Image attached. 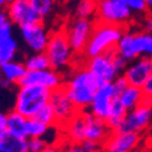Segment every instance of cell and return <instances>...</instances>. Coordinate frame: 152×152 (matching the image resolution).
<instances>
[{"mask_svg": "<svg viewBox=\"0 0 152 152\" xmlns=\"http://www.w3.org/2000/svg\"><path fill=\"white\" fill-rule=\"evenodd\" d=\"M99 81L83 65L76 68L64 81V89L77 110H87L93 100L94 93L99 87Z\"/></svg>", "mask_w": 152, "mask_h": 152, "instance_id": "obj_1", "label": "cell"}, {"mask_svg": "<svg viewBox=\"0 0 152 152\" xmlns=\"http://www.w3.org/2000/svg\"><path fill=\"white\" fill-rule=\"evenodd\" d=\"M126 29L127 28L122 26L94 21L93 31L91 34V37L83 51L82 57L87 59L109 51H113Z\"/></svg>", "mask_w": 152, "mask_h": 152, "instance_id": "obj_2", "label": "cell"}, {"mask_svg": "<svg viewBox=\"0 0 152 152\" xmlns=\"http://www.w3.org/2000/svg\"><path fill=\"white\" fill-rule=\"evenodd\" d=\"M51 91L46 87L36 86V85H27L20 86L16 94L15 109L27 118L35 117L44 105H46L50 100Z\"/></svg>", "mask_w": 152, "mask_h": 152, "instance_id": "obj_3", "label": "cell"}, {"mask_svg": "<svg viewBox=\"0 0 152 152\" xmlns=\"http://www.w3.org/2000/svg\"><path fill=\"white\" fill-rule=\"evenodd\" d=\"M52 69L63 71L75 63V52L70 46L64 29L50 34L48 44L45 50Z\"/></svg>", "mask_w": 152, "mask_h": 152, "instance_id": "obj_4", "label": "cell"}, {"mask_svg": "<svg viewBox=\"0 0 152 152\" xmlns=\"http://www.w3.org/2000/svg\"><path fill=\"white\" fill-rule=\"evenodd\" d=\"M132 20L133 12L124 0H99L94 21L127 27Z\"/></svg>", "mask_w": 152, "mask_h": 152, "instance_id": "obj_5", "label": "cell"}, {"mask_svg": "<svg viewBox=\"0 0 152 152\" xmlns=\"http://www.w3.org/2000/svg\"><path fill=\"white\" fill-rule=\"evenodd\" d=\"M93 27L94 21H92V18L75 17L69 21V23L64 28L70 46L76 56L82 57L83 51L91 37V34L93 31Z\"/></svg>", "mask_w": 152, "mask_h": 152, "instance_id": "obj_6", "label": "cell"}, {"mask_svg": "<svg viewBox=\"0 0 152 152\" xmlns=\"http://www.w3.org/2000/svg\"><path fill=\"white\" fill-rule=\"evenodd\" d=\"M115 53L116 51L113 50L85 59L83 65L93 74V76L99 81V83L112 82L118 75H121L113 64Z\"/></svg>", "mask_w": 152, "mask_h": 152, "instance_id": "obj_7", "label": "cell"}, {"mask_svg": "<svg viewBox=\"0 0 152 152\" xmlns=\"http://www.w3.org/2000/svg\"><path fill=\"white\" fill-rule=\"evenodd\" d=\"M152 121V103L145 100L137 107L128 110L118 130H129L139 134L147 132L151 128Z\"/></svg>", "mask_w": 152, "mask_h": 152, "instance_id": "obj_8", "label": "cell"}, {"mask_svg": "<svg viewBox=\"0 0 152 152\" xmlns=\"http://www.w3.org/2000/svg\"><path fill=\"white\" fill-rule=\"evenodd\" d=\"M6 12L10 21L20 28L44 22V17L33 7L29 0H11L6 6Z\"/></svg>", "mask_w": 152, "mask_h": 152, "instance_id": "obj_9", "label": "cell"}, {"mask_svg": "<svg viewBox=\"0 0 152 152\" xmlns=\"http://www.w3.org/2000/svg\"><path fill=\"white\" fill-rule=\"evenodd\" d=\"M65 77L62 71L54 70L52 68H47L44 70H27L26 75L22 77L18 86H27V85H36L46 87L50 91L57 89L64 85Z\"/></svg>", "mask_w": 152, "mask_h": 152, "instance_id": "obj_10", "label": "cell"}, {"mask_svg": "<svg viewBox=\"0 0 152 152\" xmlns=\"http://www.w3.org/2000/svg\"><path fill=\"white\" fill-rule=\"evenodd\" d=\"M141 141V134L129 130H112L103 144L102 152H134Z\"/></svg>", "mask_w": 152, "mask_h": 152, "instance_id": "obj_11", "label": "cell"}, {"mask_svg": "<svg viewBox=\"0 0 152 152\" xmlns=\"http://www.w3.org/2000/svg\"><path fill=\"white\" fill-rule=\"evenodd\" d=\"M50 105L52 106L56 118H57V127L62 128L66 122H69L76 113H77V107H76L64 89V87H59L57 89L51 91V96L48 100Z\"/></svg>", "mask_w": 152, "mask_h": 152, "instance_id": "obj_12", "label": "cell"}, {"mask_svg": "<svg viewBox=\"0 0 152 152\" xmlns=\"http://www.w3.org/2000/svg\"><path fill=\"white\" fill-rule=\"evenodd\" d=\"M116 97H117V92L115 89V86H113V82L100 83L98 89L94 93L93 100L87 110L92 112L94 116L106 120L110 113L112 102Z\"/></svg>", "mask_w": 152, "mask_h": 152, "instance_id": "obj_13", "label": "cell"}, {"mask_svg": "<svg viewBox=\"0 0 152 152\" xmlns=\"http://www.w3.org/2000/svg\"><path fill=\"white\" fill-rule=\"evenodd\" d=\"M152 74V58L147 56L138 57L134 61L128 62L122 75L129 85L142 88L150 75Z\"/></svg>", "mask_w": 152, "mask_h": 152, "instance_id": "obj_14", "label": "cell"}, {"mask_svg": "<svg viewBox=\"0 0 152 152\" xmlns=\"http://www.w3.org/2000/svg\"><path fill=\"white\" fill-rule=\"evenodd\" d=\"M20 29H21L22 39L30 51L45 52L51 33L46 29L44 22L23 26Z\"/></svg>", "mask_w": 152, "mask_h": 152, "instance_id": "obj_15", "label": "cell"}, {"mask_svg": "<svg viewBox=\"0 0 152 152\" xmlns=\"http://www.w3.org/2000/svg\"><path fill=\"white\" fill-rule=\"evenodd\" d=\"M85 122H86V139L96 140L100 144H104L112 132V129L109 127L105 120L94 116L88 110H85Z\"/></svg>", "mask_w": 152, "mask_h": 152, "instance_id": "obj_16", "label": "cell"}, {"mask_svg": "<svg viewBox=\"0 0 152 152\" xmlns=\"http://www.w3.org/2000/svg\"><path fill=\"white\" fill-rule=\"evenodd\" d=\"M61 129H62V133L65 140L81 144L86 139L85 110L77 111V113L69 122H66Z\"/></svg>", "mask_w": 152, "mask_h": 152, "instance_id": "obj_17", "label": "cell"}, {"mask_svg": "<svg viewBox=\"0 0 152 152\" xmlns=\"http://www.w3.org/2000/svg\"><path fill=\"white\" fill-rule=\"evenodd\" d=\"M0 152H28V138L15 135L9 130L0 133Z\"/></svg>", "mask_w": 152, "mask_h": 152, "instance_id": "obj_18", "label": "cell"}, {"mask_svg": "<svg viewBox=\"0 0 152 152\" xmlns=\"http://www.w3.org/2000/svg\"><path fill=\"white\" fill-rule=\"evenodd\" d=\"M117 98L127 110H132L145 102V94L142 88L128 85L122 92L118 93Z\"/></svg>", "mask_w": 152, "mask_h": 152, "instance_id": "obj_19", "label": "cell"}, {"mask_svg": "<svg viewBox=\"0 0 152 152\" xmlns=\"http://www.w3.org/2000/svg\"><path fill=\"white\" fill-rule=\"evenodd\" d=\"M18 44L12 35V30L0 34V63H6L15 59Z\"/></svg>", "mask_w": 152, "mask_h": 152, "instance_id": "obj_20", "label": "cell"}, {"mask_svg": "<svg viewBox=\"0 0 152 152\" xmlns=\"http://www.w3.org/2000/svg\"><path fill=\"white\" fill-rule=\"evenodd\" d=\"M133 47H134L137 57L152 56V33L144 30L134 31L133 34Z\"/></svg>", "mask_w": 152, "mask_h": 152, "instance_id": "obj_21", "label": "cell"}, {"mask_svg": "<svg viewBox=\"0 0 152 152\" xmlns=\"http://www.w3.org/2000/svg\"><path fill=\"white\" fill-rule=\"evenodd\" d=\"M3 66V76L4 79L7 80L10 83L15 85V83H20V81L22 80V77L27 72V68L24 65V63L17 62V61H10L6 63L1 64Z\"/></svg>", "mask_w": 152, "mask_h": 152, "instance_id": "obj_22", "label": "cell"}, {"mask_svg": "<svg viewBox=\"0 0 152 152\" xmlns=\"http://www.w3.org/2000/svg\"><path fill=\"white\" fill-rule=\"evenodd\" d=\"M27 117L16 110L7 113V130L18 137H27Z\"/></svg>", "mask_w": 152, "mask_h": 152, "instance_id": "obj_23", "label": "cell"}, {"mask_svg": "<svg viewBox=\"0 0 152 152\" xmlns=\"http://www.w3.org/2000/svg\"><path fill=\"white\" fill-rule=\"evenodd\" d=\"M133 34H134V31L126 29V31L121 36V39L118 40L116 48H115V51L120 56H122L124 59H127L128 62L138 58L135 54V51H134V47H133Z\"/></svg>", "mask_w": 152, "mask_h": 152, "instance_id": "obj_24", "label": "cell"}, {"mask_svg": "<svg viewBox=\"0 0 152 152\" xmlns=\"http://www.w3.org/2000/svg\"><path fill=\"white\" fill-rule=\"evenodd\" d=\"M127 109L123 106V104L120 102V99L116 97L112 102V105H111V109H110V113L107 118L105 120L109 124V127L112 129V130H118L120 129V126L126 116L127 113Z\"/></svg>", "mask_w": 152, "mask_h": 152, "instance_id": "obj_25", "label": "cell"}, {"mask_svg": "<svg viewBox=\"0 0 152 152\" xmlns=\"http://www.w3.org/2000/svg\"><path fill=\"white\" fill-rule=\"evenodd\" d=\"M24 65L27 70H44L51 68L48 57L45 52H34L30 57L26 59Z\"/></svg>", "mask_w": 152, "mask_h": 152, "instance_id": "obj_26", "label": "cell"}, {"mask_svg": "<svg viewBox=\"0 0 152 152\" xmlns=\"http://www.w3.org/2000/svg\"><path fill=\"white\" fill-rule=\"evenodd\" d=\"M51 127L41 122L36 117L27 120V137L28 138H44Z\"/></svg>", "mask_w": 152, "mask_h": 152, "instance_id": "obj_27", "label": "cell"}, {"mask_svg": "<svg viewBox=\"0 0 152 152\" xmlns=\"http://www.w3.org/2000/svg\"><path fill=\"white\" fill-rule=\"evenodd\" d=\"M99 0H80L75 9V16L82 18H92L97 13Z\"/></svg>", "mask_w": 152, "mask_h": 152, "instance_id": "obj_28", "label": "cell"}, {"mask_svg": "<svg viewBox=\"0 0 152 152\" xmlns=\"http://www.w3.org/2000/svg\"><path fill=\"white\" fill-rule=\"evenodd\" d=\"M35 117L37 120H40L41 122L46 123L50 127H57V118H56V113L52 109V106L50 105V103H47L46 105H44L37 113L35 115Z\"/></svg>", "mask_w": 152, "mask_h": 152, "instance_id": "obj_29", "label": "cell"}, {"mask_svg": "<svg viewBox=\"0 0 152 152\" xmlns=\"http://www.w3.org/2000/svg\"><path fill=\"white\" fill-rule=\"evenodd\" d=\"M29 1L44 18L51 15L56 6V0H29Z\"/></svg>", "mask_w": 152, "mask_h": 152, "instance_id": "obj_30", "label": "cell"}, {"mask_svg": "<svg viewBox=\"0 0 152 152\" xmlns=\"http://www.w3.org/2000/svg\"><path fill=\"white\" fill-rule=\"evenodd\" d=\"M124 1L133 13L145 15L150 11V7L146 3V0H124Z\"/></svg>", "mask_w": 152, "mask_h": 152, "instance_id": "obj_31", "label": "cell"}, {"mask_svg": "<svg viewBox=\"0 0 152 152\" xmlns=\"http://www.w3.org/2000/svg\"><path fill=\"white\" fill-rule=\"evenodd\" d=\"M47 145L44 138H28V152H41Z\"/></svg>", "mask_w": 152, "mask_h": 152, "instance_id": "obj_32", "label": "cell"}, {"mask_svg": "<svg viewBox=\"0 0 152 152\" xmlns=\"http://www.w3.org/2000/svg\"><path fill=\"white\" fill-rule=\"evenodd\" d=\"M81 145L87 152H102L103 150V144L96 141V140H91V139H85Z\"/></svg>", "mask_w": 152, "mask_h": 152, "instance_id": "obj_33", "label": "cell"}, {"mask_svg": "<svg viewBox=\"0 0 152 152\" xmlns=\"http://www.w3.org/2000/svg\"><path fill=\"white\" fill-rule=\"evenodd\" d=\"M65 144H61L62 152H87L80 142H72L65 140Z\"/></svg>", "mask_w": 152, "mask_h": 152, "instance_id": "obj_34", "label": "cell"}, {"mask_svg": "<svg viewBox=\"0 0 152 152\" xmlns=\"http://www.w3.org/2000/svg\"><path fill=\"white\" fill-rule=\"evenodd\" d=\"M113 82V86H115V89H116V92H117V96H118V93L120 92H122L129 83H128V81L126 80V77H124V76L121 74V75H118L117 76V77L115 79V80H113L112 81Z\"/></svg>", "mask_w": 152, "mask_h": 152, "instance_id": "obj_35", "label": "cell"}, {"mask_svg": "<svg viewBox=\"0 0 152 152\" xmlns=\"http://www.w3.org/2000/svg\"><path fill=\"white\" fill-rule=\"evenodd\" d=\"M141 27L144 31L152 33V13L148 11L147 13L142 15V20H141Z\"/></svg>", "mask_w": 152, "mask_h": 152, "instance_id": "obj_36", "label": "cell"}, {"mask_svg": "<svg viewBox=\"0 0 152 152\" xmlns=\"http://www.w3.org/2000/svg\"><path fill=\"white\" fill-rule=\"evenodd\" d=\"M142 92L145 94V100L152 103V74L150 75L148 80L146 81V83L142 87Z\"/></svg>", "mask_w": 152, "mask_h": 152, "instance_id": "obj_37", "label": "cell"}, {"mask_svg": "<svg viewBox=\"0 0 152 152\" xmlns=\"http://www.w3.org/2000/svg\"><path fill=\"white\" fill-rule=\"evenodd\" d=\"M7 130V113L0 111V133Z\"/></svg>", "mask_w": 152, "mask_h": 152, "instance_id": "obj_38", "label": "cell"}, {"mask_svg": "<svg viewBox=\"0 0 152 152\" xmlns=\"http://www.w3.org/2000/svg\"><path fill=\"white\" fill-rule=\"evenodd\" d=\"M41 152H62L61 145H47Z\"/></svg>", "mask_w": 152, "mask_h": 152, "instance_id": "obj_39", "label": "cell"}, {"mask_svg": "<svg viewBox=\"0 0 152 152\" xmlns=\"http://www.w3.org/2000/svg\"><path fill=\"white\" fill-rule=\"evenodd\" d=\"M10 1H11V0H0V7H1V9H5V7L9 5Z\"/></svg>", "mask_w": 152, "mask_h": 152, "instance_id": "obj_40", "label": "cell"}, {"mask_svg": "<svg viewBox=\"0 0 152 152\" xmlns=\"http://www.w3.org/2000/svg\"><path fill=\"white\" fill-rule=\"evenodd\" d=\"M3 79H4V76H3V66H1V63H0V82H1Z\"/></svg>", "mask_w": 152, "mask_h": 152, "instance_id": "obj_41", "label": "cell"}, {"mask_svg": "<svg viewBox=\"0 0 152 152\" xmlns=\"http://www.w3.org/2000/svg\"><path fill=\"white\" fill-rule=\"evenodd\" d=\"M146 3H147V5H148V7L152 9V0H146Z\"/></svg>", "mask_w": 152, "mask_h": 152, "instance_id": "obj_42", "label": "cell"}, {"mask_svg": "<svg viewBox=\"0 0 152 152\" xmlns=\"http://www.w3.org/2000/svg\"><path fill=\"white\" fill-rule=\"evenodd\" d=\"M151 129H152V121H151Z\"/></svg>", "mask_w": 152, "mask_h": 152, "instance_id": "obj_43", "label": "cell"}, {"mask_svg": "<svg viewBox=\"0 0 152 152\" xmlns=\"http://www.w3.org/2000/svg\"><path fill=\"white\" fill-rule=\"evenodd\" d=\"M150 152H152V148H151V150H150Z\"/></svg>", "mask_w": 152, "mask_h": 152, "instance_id": "obj_44", "label": "cell"}, {"mask_svg": "<svg viewBox=\"0 0 152 152\" xmlns=\"http://www.w3.org/2000/svg\"><path fill=\"white\" fill-rule=\"evenodd\" d=\"M151 58H152V56H151Z\"/></svg>", "mask_w": 152, "mask_h": 152, "instance_id": "obj_45", "label": "cell"}]
</instances>
